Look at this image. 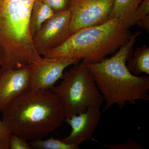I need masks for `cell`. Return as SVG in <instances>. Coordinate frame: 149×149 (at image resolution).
Returning <instances> with one entry per match:
<instances>
[{"label":"cell","mask_w":149,"mask_h":149,"mask_svg":"<svg viewBox=\"0 0 149 149\" xmlns=\"http://www.w3.org/2000/svg\"><path fill=\"white\" fill-rule=\"evenodd\" d=\"M2 120L12 133L26 141L42 139L64 122V109L51 90L29 88L2 111Z\"/></svg>","instance_id":"obj_1"},{"label":"cell","mask_w":149,"mask_h":149,"mask_svg":"<svg viewBox=\"0 0 149 149\" xmlns=\"http://www.w3.org/2000/svg\"><path fill=\"white\" fill-rule=\"evenodd\" d=\"M141 34L137 32L132 34L129 40L110 58H106L96 63H85L105 101L103 112L114 104L122 110L126 102L135 105L139 100L149 102L148 75H134L126 65L133 54L136 39Z\"/></svg>","instance_id":"obj_2"},{"label":"cell","mask_w":149,"mask_h":149,"mask_svg":"<svg viewBox=\"0 0 149 149\" xmlns=\"http://www.w3.org/2000/svg\"><path fill=\"white\" fill-rule=\"evenodd\" d=\"M132 34L119 20L110 19L103 24L86 27L70 35L61 45L42 54L48 58L68 57L85 63H96L115 53Z\"/></svg>","instance_id":"obj_3"},{"label":"cell","mask_w":149,"mask_h":149,"mask_svg":"<svg viewBox=\"0 0 149 149\" xmlns=\"http://www.w3.org/2000/svg\"><path fill=\"white\" fill-rule=\"evenodd\" d=\"M62 81L51 91L58 97L65 118L87 111L91 107H100L104 100L92 72L85 63H79L63 72Z\"/></svg>","instance_id":"obj_4"},{"label":"cell","mask_w":149,"mask_h":149,"mask_svg":"<svg viewBox=\"0 0 149 149\" xmlns=\"http://www.w3.org/2000/svg\"><path fill=\"white\" fill-rule=\"evenodd\" d=\"M114 0H70V34L110 19Z\"/></svg>","instance_id":"obj_5"},{"label":"cell","mask_w":149,"mask_h":149,"mask_svg":"<svg viewBox=\"0 0 149 149\" xmlns=\"http://www.w3.org/2000/svg\"><path fill=\"white\" fill-rule=\"evenodd\" d=\"M81 61L68 57L48 58L40 55L29 63L30 88L51 90L61 79L65 69Z\"/></svg>","instance_id":"obj_6"},{"label":"cell","mask_w":149,"mask_h":149,"mask_svg":"<svg viewBox=\"0 0 149 149\" xmlns=\"http://www.w3.org/2000/svg\"><path fill=\"white\" fill-rule=\"evenodd\" d=\"M69 10L54 13L43 23L41 29L33 37V45L38 54L57 47L70 36Z\"/></svg>","instance_id":"obj_7"},{"label":"cell","mask_w":149,"mask_h":149,"mask_svg":"<svg viewBox=\"0 0 149 149\" xmlns=\"http://www.w3.org/2000/svg\"><path fill=\"white\" fill-rule=\"evenodd\" d=\"M30 88L29 65L18 69L0 68V112L21 93Z\"/></svg>","instance_id":"obj_8"},{"label":"cell","mask_w":149,"mask_h":149,"mask_svg":"<svg viewBox=\"0 0 149 149\" xmlns=\"http://www.w3.org/2000/svg\"><path fill=\"white\" fill-rule=\"evenodd\" d=\"M100 107H91L87 111L65 118V121L70 125V134L61 140L68 144L79 146L85 141H89L93 136L101 118Z\"/></svg>","instance_id":"obj_9"},{"label":"cell","mask_w":149,"mask_h":149,"mask_svg":"<svg viewBox=\"0 0 149 149\" xmlns=\"http://www.w3.org/2000/svg\"><path fill=\"white\" fill-rule=\"evenodd\" d=\"M143 0H114L110 19H117L128 28L136 24L137 9Z\"/></svg>","instance_id":"obj_10"},{"label":"cell","mask_w":149,"mask_h":149,"mask_svg":"<svg viewBox=\"0 0 149 149\" xmlns=\"http://www.w3.org/2000/svg\"><path fill=\"white\" fill-rule=\"evenodd\" d=\"M53 10L45 3L35 0L29 21V29L32 37L39 32L43 23L54 15Z\"/></svg>","instance_id":"obj_11"},{"label":"cell","mask_w":149,"mask_h":149,"mask_svg":"<svg viewBox=\"0 0 149 149\" xmlns=\"http://www.w3.org/2000/svg\"><path fill=\"white\" fill-rule=\"evenodd\" d=\"M129 71L136 76L143 73L149 75V47L143 45L137 48L126 61Z\"/></svg>","instance_id":"obj_12"},{"label":"cell","mask_w":149,"mask_h":149,"mask_svg":"<svg viewBox=\"0 0 149 149\" xmlns=\"http://www.w3.org/2000/svg\"><path fill=\"white\" fill-rule=\"evenodd\" d=\"M32 149H79V146L68 144L62 140L55 139L53 137L47 140L32 141L29 142Z\"/></svg>","instance_id":"obj_13"},{"label":"cell","mask_w":149,"mask_h":149,"mask_svg":"<svg viewBox=\"0 0 149 149\" xmlns=\"http://www.w3.org/2000/svg\"><path fill=\"white\" fill-rule=\"evenodd\" d=\"M136 24L149 32V0H143L136 12Z\"/></svg>","instance_id":"obj_14"},{"label":"cell","mask_w":149,"mask_h":149,"mask_svg":"<svg viewBox=\"0 0 149 149\" xmlns=\"http://www.w3.org/2000/svg\"><path fill=\"white\" fill-rule=\"evenodd\" d=\"M12 133L8 126L0 119V149H9L10 138Z\"/></svg>","instance_id":"obj_15"},{"label":"cell","mask_w":149,"mask_h":149,"mask_svg":"<svg viewBox=\"0 0 149 149\" xmlns=\"http://www.w3.org/2000/svg\"><path fill=\"white\" fill-rule=\"evenodd\" d=\"M48 5L53 10L54 13H58L68 9L70 0H40Z\"/></svg>","instance_id":"obj_16"},{"label":"cell","mask_w":149,"mask_h":149,"mask_svg":"<svg viewBox=\"0 0 149 149\" xmlns=\"http://www.w3.org/2000/svg\"><path fill=\"white\" fill-rule=\"evenodd\" d=\"M16 134L12 133L10 138L9 149H31L29 143Z\"/></svg>","instance_id":"obj_17"},{"label":"cell","mask_w":149,"mask_h":149,"mask_svg":"<svg viewBox=\"0 0 149 149\" xmlns=\"http://www.w3.org/2000/svg\"><path fill=\"white\" fill-rule=\"evenodd\" d=\"M104 146L109 149H141L143 147L134 139L129 138L124 143H118L115 145L104 144Z\"/></svg>","instance_id":"obj_18"},{"label":"cell","mask_w":149,"mask_h":149,"mask_svg":"<svg viewBox=\"0 0 149 149\" xmlns=\"http://www.w3.org/2000/svg\"><path fill=\"white\" fill-rule=\"evenodd\" d=\"M2 64V62L1 61V60H0V67L1 66V65Z\"/></svg>","instance_id":"obj_19"}]
</instances>
